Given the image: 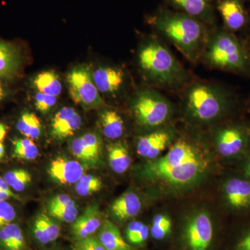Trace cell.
Listing matches in <instances>:
<instances>
[{
  "label": "cell",
  "instance_id": "83f0119b",
  "mask_svg": "<svg viewBox=\"0 0 250 250\" xmlns=\"http://www.w3.org/2000/svg\"><path fill=\"white\" fill-rule=\"evenodd\" d=\"M4 179L8 186L17 192H22L31 182V175L23 169L9 171L4 174Z\"/></svg>",
  "mask_w": 250,
  "mask_h": 250
},
{
  "label": "cell",
  "instance_id": "44dd1931",
  "mask_svg": "<svg viewBox=\"0 0 250 250\" xmlns=\"http://www.w3.org/2000/svg\"><path fill=\"white\" fill-rule=\"evenodd\" d=\"M110 167L117 174H123L129 168L131 160L129 151L121 143H113L107 147Z\"/></svg>",
  "mask_w": 250,
  "mask_h": 250
},
{
  "label": "cell",
  "instance_id": "ac0fdd59",
  "mask_svg": "<svg viewBox=\"0 0 250 250\" xmlns=\"http://www.w3.org/2000/svg\"><path fill=\"white\" fill-rule=\"evenodd\" d=\"M142 204L137 194L127 191L116 199L111 205V212L121 221L136 216L141 210Z\"/></svg>",
  "mask_w": 250,
  "mask_h": 250
},
{
  "label": "cell",
  "instance_id": "e575fe53",
  "mask_svg": "<svg viewBox=\"0 0 250 250\" xmlns=\"http://www.w3.org/2000/svg\"><path fill=\"white\" fill-rule=\"evenodd\" d=\"M16 213L14 207L6 201L0 202V229L12 223Z\"/></svg>",
  "mask_w": 250,
  "mask_h": 250
},
{
  "label": "cell",
  "instance_id": "5bb4252c",
  "mask_svg": "<svg viewBox=\"0 0 250 250\" xmlns=\"http://www.w3.org/2000/svg\"><path fill=\"white\" fill-rule=\"evenodd\" d=\"M173 133L169 130H158L140 138L137 153L143 157L154 159L170 144Z\"/></svg>",
  "mask_w": 250,
  "mask_h": 250
},
{
  "label": "cell",
  "instance_id": "8992f818",
  "mask_svg": "<svg viewBox=\"0 0 250 250\" xmlns=\"http://www.w3.org/2000/svg\"><path fill=\"white\" fill-rule=\"evenodd\" d=\"M133 111L140 125L147 127H156L168 120L172 108L167 99L160 93L144 90L135 98Z\"/></svg>",
  "mask_w": 250,
  "mask_h": 250
},
{
  "label": "cell",
  "instance_id": "f35d334b",
  "mask_svg": "<svg viewBox=\"0 0 250 250\" xmlns=\"http://www.w3.org/2000/svg\"><path fill=\"white\" fill-rule=\"evenodd\" d=\"M75 204V202L69 195L66 194H60L51 199L49 202L48 207H64Z\"/></svg>",
  "mask_w": 250,
  "mask_h": 250
},
{
  "label": "cell",
  "instance_id": "ab89813d",
  "mask_svg": "<svg viewBox=\"0 0 250 250\" xmlns=\"http://www.w3.org/2000/svg\"><path fill=\"white\" fill-rule=\"evenodd\" d=\"M233 250H250V228L238 238Z\"/></svg>",
  "mask_w": 250,
  "mask_h": 250
},
{
  "label": "cell",
  "instance_id": "60d3db41",
  "mask_svg": "<svg viewBox=\"0 0 250 250\" xmlns=\"http://www.w3.org/2000/svg\"><path fill=\"white\" fill-rule=\"evenodd\" d=\"M149 229L147 225H145L142 230L140 231L138 236L136 237V238L133 241L132 244L139 245L144 243V242L147 241L148 236H149Z\"/></svg>",
  "mask_w": 250,
  "mask_h": 250
},
{
  "label": "cell",
  "instance_id": "d6a6232c",
  "mask_svg": "<svg viewBox=\"0 0 250 250\" xmlns=\"http://www.w3.org/2000/svg\"><path fill=\"white\" fill-rule=\"evenodd\" d=\"M72 248L74 250H106L98 238L93 236L76 240L72 245Z\"/></svg>",
  "mask_w": 250,
  "mask_h": 250
},
{
  "label": "cell",
  "instance_id": "d6986e66",
  "mask_svg": "<svg viewBox=\"0 0 250 250\" xmlns=\"http://www.w3.org/2000/svg\"><path fill=\"white\" fill-rule=\"evenodd\" d=\"M98 238L106 250H131L123 239L119 229L110 220H105L99 229Z\"/></svg>",
  "mask_w": 250,
  "mask_h": 250
},
{
  "label": "cell",
  "instance_id": "4316f807",
  "mask_svg": "<svg viewBox=\"0 0 250 250\" xmlns=\"http://www.w3.org/2000/svg\"><path fill=\"white\" fill-rule=\"evenodd\" d=\"M75 188L80 196H89L103 188V182L100 177L96 176L83 174L75 184Z\"/></svg>",
  "mask_w": 250,
  "mask_h": 250
},
{
  "label": "cell",
  "instance_id": "f1b7e54d",
  "mask_svg": "<svg viewBox=\"0 0 250 250\" xmlns=\"http://www.w3.org/2000/svg\"><path fill=\"white\" fill-rule=\"evenodd\" d=\"M70 150L78 160L88 165H96L100 161L90 150L82 136L76 138L72 141Z\"/></svg>",
  "mask_w": 250,
  "mask_h": 250
},
{
  "label": "cell",
  "instance_id": "e0dca14e",
  "mask_svg": "<svg viewBox=\"0 0 250 250\" xmlns=\"http://www.w3.org/2000/svg\"><path fill=\"white\" fill-rule=\"evenodd\" d=\"M93 77L99 91L104 93H116L124 82L123 72L113 67H100L93 72Z\"/></svg>",
  "mask_w": 250,
  "mask_h": 250
},
{
  "label": "cell",
  "instance_id": "8d00e7d4",
  "mask_svg": "<svg viewBox=\"0 0 250 250\" xmlns=\"http://www.w3.org/2000/svg\"><path fill=\"white\" fill-rule=\"evenodd\" d=\"M34 233L37 241L41 244H47L50 243L49 237L46 233L45 228H44L43 223L39 215L36 218L34 225Z\"/></svg>",
  "mask_w": 250,
  "mask_h": 250
},
{
  "label": "cell",
  "instance_id": "bcb514c9",
  "mask_svg": "<svg viewBox=\"0 0 250 250\" xmlns=\"http://www.w3.org/2000/svg\"><path fill=\"white\" fill-rule=\"evenodd\" d=\"M5 148L2 142H0V159H2L4 156Z\"/></svg>",
  "mask_w": 250,
  "mask_h": 250
},
{
  "label": "cell",
  "instance_id": "484cf974",
  "mask_svg": "<svg viewBox=\"0 0 250 250\" xmlns=\"http://www.w3.org/2000/svg\"><path fill=\"white\" fill-rule=\"evenodd\" d=\"M14 146V156L18 159L32 161L39 156V148L34 141L29 138L16 140Z\"/></svg>",
  "mask_w": 250,
  "mask_h": 250
},
{
  "label": "cell",
  "instance_id": "d4e9b609",
  "mask_svg": "<svg viewBox=\"0 0 250 250\" xmlns=\"http://www.w3.org/2000/svg\"><path fill=\"white\" fill-rule=\"evenodd\" d=\"M40 120L34 113L24 112L21 115L17 123V129L20 132L32 140L39 139L41 133Z\"/></svg>",
  "mask_w": 250,
  "mask_h": 250
},
{
  "label": "cell",
  "instance_id": "f546056e",
  "mask_svg": "<svg viewBox=\"0 0 250 250\" xmlns=\"http://www.w3.org/2000/svg\"><path fill=\"white\" fill-rule=\"evenodd\" d=\"M172 222L167 215H156L153 219L150 229L151 235L156 240L164 239L170 233Z\"/></svg>",
  "mask_w": 250,
  "mask_h": 250
},
{
  "label": "cell",
  "instance_id": "8fae6325",
  "mask_svg": "<svg viewBox=\"0 0 250 250\" xmlns=\"http://www.w3.org/2000/svg\"><path fill=\"white\" fill-rule=\"evenodd\" d=\"M217 9L225 27L231 32L242 30L249 23L243 0H218Z\"/></svg>",
  "mask_w": 250,
  "mask_h": 250
},
{
  "label": "cell",
  "instance_id": "6da1fadb",
  "mask_svg": "<svg viewBox=\"0 0 250 250\" xmlns=\"http://www.w3.org/2000/svg\"><path fill=\"white\" fill-rule=\"evenodd\" d=\"M207 161L197 148L185 141H177L165 156L146 166V172L175 185L195 180L205 170Z\"/></svg>",
  "mask_w": 250,
  "mask_h": 250
},
{
  "label": "cell",
  "instance_id": "7c38bea8",
  "mask_svg": "<svg viewBox=\"0 0 250 250\" xmlns=\"http://www.w3.org/2000/svg\"><path fill=\"white\" fill-rule=\"evenodd\" d=\"M224 195L228 205L236 210L250 208V181L233 177L224 186Z\"/></svg>",
  "mask_w": 250,
  "mask_h": 250
},
{
  "label": "cell",
  "instance_id": "1f68e13d",
  "mask_svg": "<svg viewBox=\"0 0 250 250\" xmlns=\"http://www.w3.org/2000/svg\"><path fill=\"white\" fill-rule=\"evenodd\" d=\"M57 97L39 92L35 97L36 109L42 113H47L57 103Z\"/></svg>",
  "mask_w": 250,
  "mask_h": 250
},
{
  "label": "cell",
  "instance_id": "9c48e42d",
  "mask_svg": "<svg viewBox=\"0 0 250 250\" xmlns=\"http://www.w3.org/2000/svg\"><path fill=\"white\" fill-rule=\"evenodd\" d=\"M216 142L220 155L233 157L244 150L248 143V134L241 126L231 125L219 131Z\"/></svg>",
  "mask_w": 250,
  "mask_h": 250
},
{
  "label": "cell",
  "instance_id": "cb8c5ba5",
  "mask_svg": "<svg viewBox=\"0 0 250 250\" xmlns=\"http://www.w3.org/2000/svg\"><path fill=\"white\" fill-rule=\"evenodd\" d=\"M34 85L40 93L57 97L62 90V84L58 75L54 71L39 74L34 80Z\"/></svg>",
  "mask_w": 250,
  "mask_h": 250
},
{
  "label": "cell",
  "instance_id": "c3c4849f",
  "mask_svg": "<svg viewBox=\"0 0 250 250\" xmlns=\"http://www.w3.org/2000/svg\"><path fill=\"white\" fill-rule=\"evenodd\" d=\"M248 54H249V67L250 68V52H248Z\"/></svg>",
  "mask_w": 250,
  "mask_h": 250
},
{
  "label": "cell",
  "instance_id": "7bdbcfd3",
  "mask_svg": "<svg viewBox=\"0 0 250 250\" xmlns=\"http://www.w3.org/2000/svg\"><path fill=\"white\" fill-rule=\"evenodd\" d=\"M6 134H7V126L0 123V142H2L4 141Z\"/></svg>",
  "mask_w": 250,
  "mask_h": 250
},
{
  "label": "cell",
  "instance_id": "74e56055",
  "mask_svg": "<svg viewBox=\"0 0 250 250\" xmlns=\"http://www.w3.org/2000/svg\"><path fill=\"white\" fill-rule=\"evenodd\" d=\"M144 225V224L141 221H132L128 225L126 229V236L130 243H133L140 231L142 230Z\"/></svg>",
  "mask_w": 250,
  "mask_h": 250
},
{
  "label": "cell",
  "instance_id": "3957f363",
  "mask_svg": "<svg viewBox=\"0 0 250 250\" xmlns=\"http://www.w3.org/2000/svg\"><path fill=\"white\" fill-rule=\"evenodd\" d=\"M139 65L156 84L172 85L183 80V68L168 49L157 41L147 42L139 54Z\"/></svg>",
  "mask_w": 250,
  "mask_h": 250
},
{
  "label": "cell",
  "instance_id": "2e32d148",
  "mask_svg": "<svg viewBox=\"0 0 250 250\" xmlns=\"http://www.w3.org/2000/svg\"><path fill=\"white\" fill-rule=\"evenodd\" d=\"M180 12L196 18L202 22L212 23L214 12L210 0H167Z\"/></svg>",
  "mask_w": 250,
  "mask_h": 250
},
{
  "label": "cell",
  "instance_id": "d590c367",
  "mask_svg": "<svg viewBox=\"0 0 250 250\" xmlns=\"http://www.w3.org/2000/svg\"><path fill=\"white\" fill-rule=\"evenodd\" d=\"M82 137L91 152L100 160L102 149H102L103 145H102L100 138L98 135L93 134V133H87L83 136H82Z\"/></svg>",
  "mask_w": 250,
  "mask_h": 250
},
{
  "label": "cell",
  "instance_id": "681fc988",
  "mask_svg": "<svg viewBox=\"0 0 250 250\" xmlns=\"http://www.w3.org/2000/svg\"><path fill=\"white\" fill-rule=\"evenodd\" d=\"M248 1H250V0H248Z\"/></svg>",
  "mask_w": 250,
  "mask_h": 250
},
{
  "label": "cell",
  "instance_id": "52a82bcc",
  "mask_svg": "<svg viewBox=\"0 0 250 250\" xmlns=\"http://www.w3.org/2000/svg\"><path fill=\"white\" fill-rule=\"evenodd\" d=\"M72 101L85 109L100 107L104 102L94 82L90 67L81 65L72 69L67 76Z\"/></svg>",
  "mask_w": 250,
  "mask_h": 250
},
{
  "label": "cell",
  "instance_id": "4fadbf2b",
  "mask_svg": "<svg viewBox=\"0 0 250 250\" xmlns=\"http://www.w3.org/2000/svg\"><path fill=\"white\" fill-rule=\"evenodd\" d=\"M82 123V118L75 108L63 107L56 113L52 119V136L58 140L73 136L80 129Z\"/></svg>",
  "mask_w": 250,
  "mask_h": 250
},
{
  "label": "cell",
  "instance_id": "7dc6e473",
  "mask_svg": "<svg viewBox=\"0 0 250 250\" xmlns=\"http://www.w3.org/2000/svg\"><path fill=\"white\" fill-rule=\"evenodd\" d=\"M3 96H4V90H3L2 86L0 84V100L2 99Z\"/></svg>",
  "mask_w": 250,
  "mask_h": 250
},
{
  "label": "cell",
  "instance_id": "277c9868",
  "mask_svg": "<svg viewBox=\"0 0 250 250\" xmlns=\"http://www.w3.org/2000/svg\"><path fill=\"white\" fill-rule=\"evenodd\" d=\"M185 99L188 113L202 123L214 121L221 116L231 101V95L226 90L204 83L190 87Z\"/></svg>",
  "mask_w": 250,
  "mask_h": 250
},
{
  "label": "cell",
  "instance_id": "4dcf8cb0",
  "mask_svg": "<svg viewBox=\"0 0 250 250\" xmlns=\"http://www.w3.org/2000/svg\"><path fill=\"white\" fill-rule=\"evenodd\" d=\"M49 214L54 218L66 223H73L78 216L76 205L64 207H48Z\"/></svg>",
  "mask_w": 250,
  "mask_h": 250
},
{
  "label": "cell",
  "instance_id": "f6af8a7d",
  "mask_svg": "<svg viewBox=\"0 0 250 250\" xmlns=\"http://www.w3.org/2000/svg\"><path fill=\"white\" fill-rule=\"evenodd\" d=\"M245 172H246V175L250 178V159L246 163V166H245Z\"/></svg>",
  "mask_w": 250,
  "mask_h": 250
},
{
  "label": "cell",
  "instance_id": "ba28073f",
  "mask_svg": "<svg viewBox=\"0 0 250 250\" xmlns=\"http://www.w3.org/2000/svg\"><path fill=\"white\" fill-rule=\"evenodd\" d=\"M213 239V226L209 215L200 213L188 224L185 240L189 250H208Z\"/></svg>",
  "mask_w": 250,
  "mask_h": 250
},
{
  "label": "cell",
  "instance_id": "30bf717a",
  "mask_svg": "<svg viewBox=\"0 0 250 250\" xmlns=\"http://www.w3.org/2000/svg\"><path fill=\"white\" fill-rule=\"evenodd\" d=\"M48 174L54 182L61 185H72L85 174V169L79 161L58 156L51 162Z\"/></svg>",
  "mask_w": 250,
  "mask_h": 250
},
{
  "label": "cell",
  "instance_id": "b9f144b4",
  "mask_svg": "<svg viewBox=\"0 0 250 250\" xmlns=\"http://www.w3.org/2000/svg\"><path fill=\"white\" fill-rule=\"evenodd\" d=\"M18 198L17 195L14 194L13 192H7L3 191V190H0V202L6 201L8 199L11 198Z\"/></svg>",
  "mask_w": 250,
  "mask_h": 250
},
{
  "label": "cell",
  "instance_id": "7a4b0ae2",
  "mask_svg": "<svg viewBox=\"0 0 250 250\" xmlns=\"http://www.w3.org/2000/svg\"><path fill=\"white\" fill-rule=\"evenodd\" d=\"M151 22L156 30L173 42L188 59L196 58L205 35L201 21L180 11L161 10L153 16Z\"/></svg>",
  "mask_w": 250,
  "mask_h": 250
},
{
  "label": "cell",
  "instance_id": "ee69618b",
  "mask_svg": "<svg viewBox=\"0 0 250 250\" xmlns=\"http://www.w3.org/2000/svg\"><path fill=\"white\" fill-rule=\"evenodd\" d=\"M0 190H3V191L12 192V190L10 189V187L5 182L4 178H1L0 177Z\"/></svg>",
  "mask_w": 250,
  "mask_h": 250
},
{
  "label": "cell",
  "instance_id": "836d02e7",
  "mask_svg": "<svg viewBox=\"0 0 250 250\" xmlns=\"http://www.w3.org/2000/svg\"><path fill=\"white\" fill-rule=\"evenodd\" d=\"M42 223H43L44 228H45L46 233L49 237V241L51 242L55 241L60 236L61 228L60 226L56 223L55 221L49 217L48 215L41 213L39 215Z\"/></svg>",
  "mask_w": 250,
  "mask_h": 250
},
{
  "label": "cell",
  "instance_id": "ffe728a7",
  "mask_svg": "<svg viewBox=\"0 0 250 250\" xmlns=\"http://www.w3.org/2000/svg\"><path fill=\"white\" fill-rule=\"evenodd\" d=\"M20 56L14 46L0 42V78H11L17 72Z\"/></svg>",
  "mask_w": 250,
  "mask_h": 250
},
{
  "label": "cell",
  "instance_id": "5b68a950",
  "mask_svg": "<svg viewBox=\"0 0 250 250\" xmlns=\"http://www.w3.org/2000/svg\"><path fill=\"white\" fill-rule=\"evenodd\" d=\"M205 56L210 65L221 70L243 73L250 68L248 51L229 31H220L215 34L208 43Z\"/></svg>",
  "mask_w": 250,
  "mask_h": 250
},
{
  "label": "cell",
  "instance_id": "603a6c76",
  "mask_svg": "<svg viewBox=\"0 0 250 250\" xmlns=\"http://www.w3.org/2000/svg\"><path fill=\"white\" fill-rule=\"evenodd\" d=\"M0 246L5 250H24L25 241L18 225L10 223L0 229Z\"/></svg>",
  "mask_w": 250,
  "mask_h": 250
},
{
  "label": "cell",
  "instance_id": "9a60e30c",
  "mask_svg": "<svg viewBox=\"0 0 250 250\" xmlns=\"http://www.w3.org/2000/svg\"><path fill=\"white\" fill-rule=\"evenodd\" d=\"M101 213L96 204L87 206L83 214L77 217L72 223V234L75 239L80 240L93 236L102 225Z\"/></svg>",
  "mask_w": 250,
  "mask_h": 250
},
{
  "label": "cell",
  "instance_id": "7402d4cb",
  "mask_svg": "<svg viewBox=\"0 0 250 250\" xmlns=\"http://www.w3.org/2000/svg\"><path fill=\"white\" fill-rule=\"evenodd\" d=\"M100 125L104 135L108 139H119L124 134V121L116 111H104L100 116Z\"/></svg>",
  "mask_w": 250,
  "mask_h": 250
}]
</instances>
